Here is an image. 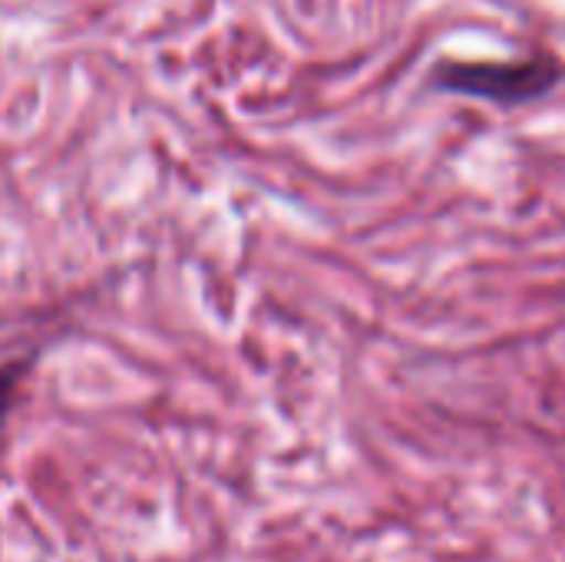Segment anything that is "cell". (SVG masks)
<instances>
[{"label":"cell","mask_w":565,"mask_h":562,"mask_svg":"<svg viewBox=\"0 0 565 562\" xmlns=\"http://www.w3.org/2000/svg\"><path fill=\"white\" fill-rule=\"evenodd\" d=\"M563 66L550 53L510 56V60H450L440 66V79L454 89L493 96V99H533L559 79Z\"/></svg>","instance_id":"1"}]
</instances>
